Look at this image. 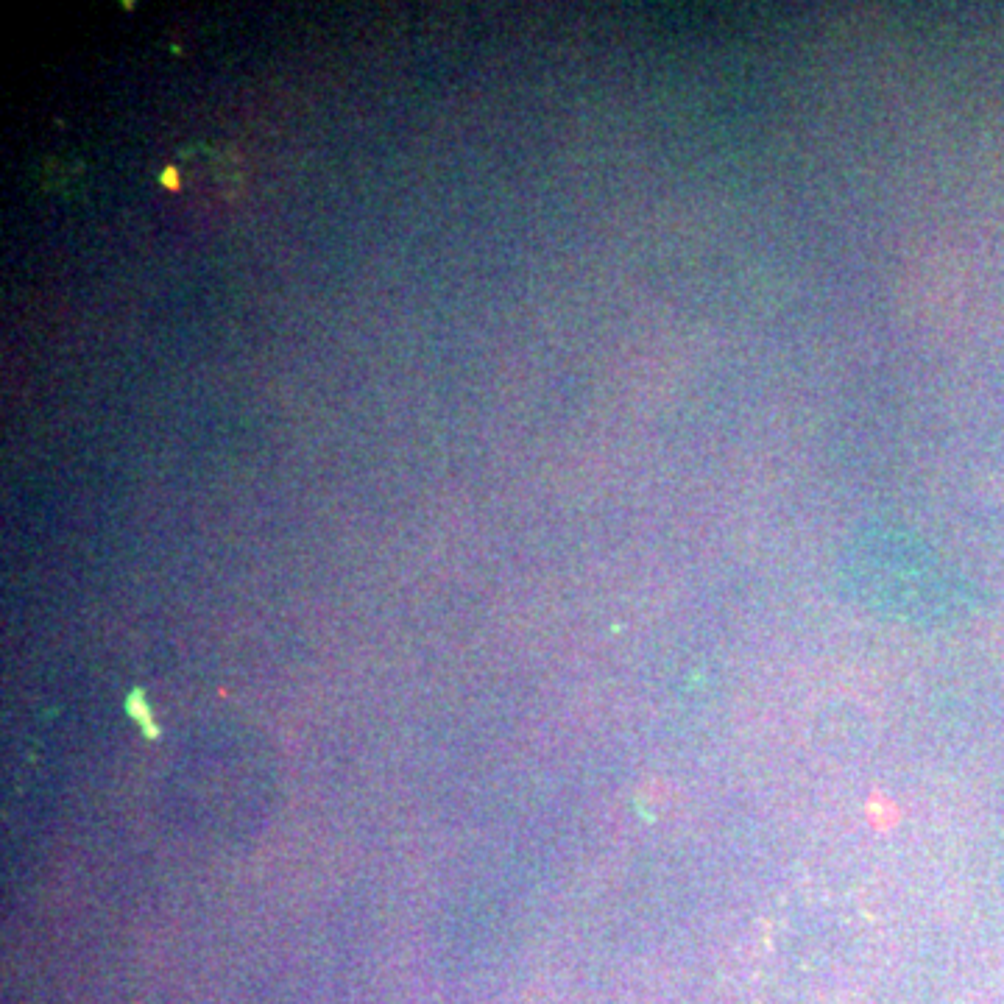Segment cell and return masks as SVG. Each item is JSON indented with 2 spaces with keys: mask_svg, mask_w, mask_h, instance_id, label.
<instances>
[{
  "mask_svg": "<svg viewBox=\"0 0 1004 1004\" xmlns=\"http://www.w3.org/2000/svg\"><path fill=\"white\" fill-rule=\"evenodd\" d=\"M173 176L179 187L204 201L229 196L238 185L235 157L218 146H190L173 162Z\"/></svg>",
  "mask_w": 1004,
  "mask_h": 1004,
  "instance_id": "6da1fadb",
  "label": "cell"
}]
</instances>
